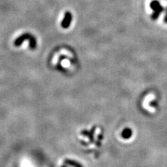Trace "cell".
I'll return each mask as SVG.
<instances>
[{"label":"cell","mask_w":167,"mask_h":167,"mask_svg":"<svg viewBox=\"0 0 167 167\" xmlns=\"http://www.w3.org/2000/svg\"><path fill=\"white\" fill-rule=\"evenodd\" d=\"M24 40H29V48H31V50H34V49L36 48V45H37V43H36V38L29 33H24V34L20 36V37H18L17 39L15 40V42H14V45H15V46L16 47H20Z\"/></svg>","instance_id":"1"},{"label":"cell","mask_w":167,"mask_h":167,"mask_svg":"<svg viewBox=\"0 0 167 167\" xmlns=\"http://www.w3.org/2000/svg\"><path fill=\"white\" fill-rule=\"evenodd\" d=\"M150 7L154 11L153 14L152 15V20H157L160 15V14L164 11V8L161 6L160 3L157 0H153L150 4Z\"/></svg>","instance_id":"2"},{"label":"cell","mask_w":167,"mask_h":167,"mask_svg":"<svg viewBox=\"0 0 167 167\" xmlns=\"http://www.w3.org/2000/svg\"><path fill=\"white\" fill-rule=\"evenodd\" d=\"M72 14L70 12L68 11L65 13L64 18L62 22V26L64 29H67V28L69 27V26H70L71 23V21H72Z\"/></svg>","instance_id":"3"},{"label":"cell","mask_w":167,"mask_h":167,"mask_svg":"<svg viewBox=\"0 0 167 167\" xmlns=\"http://www.w3.org/2000/svg\"><path fill=\"white\" fill-rule=\"evenodd\" d=\"M132 132L130 129H125L123 132V136L124 138H128L131 136Z\"/></svg>","instance_id":"4"},{"label":"cell","mask_w":167,"mask_h":167,"mask_svg":"<svg viewBox=\"0 0 167 167\" xmlns=\"http://www.w3.org/2000/svg\"><path fill=\"white\" fill-rule=\"evenodd\" d=\"M164 22H166V23H167V14L166 15H165V17H164Z\"/></svg>","instance_id":"5"},{"label":"cell","mask_w":167,"mask_h":167,"mask_svg":"<svg viewBox=\"0 0 167 167\" xmlns=\"http://www.w3.org/2000/svg\"><path fill=\"white\" fill-rule=\"evenodd\" d=\"M166 13H167V8H166Z\"/></svg>","instance_id":"6"}]
</instances>
